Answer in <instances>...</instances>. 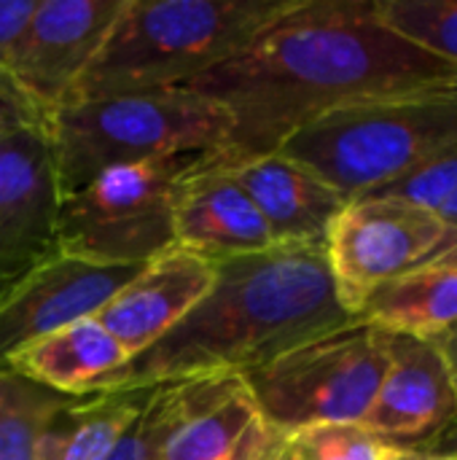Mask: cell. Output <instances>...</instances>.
<instances>
[{
    "label": "cell",
    "instance_id": "6da1fadb",
    "mask_svg": "<svg viewBox=\"0 0 457 460\" xmlns=\"http://www.w3.org/2000/svg\"><path fill=\"white\" fill-rule=\"evenodd\" d=\"M450 84L457 67L393 32L374 0H291L237 54L178 89L229 111L226 148L194 167L226 172L331 111Z\"/></svg>",
    "mask_w": 457,
    "mask_h": 460
},
{
    "label": "cell",
    "instance_id": "7a4b0ae2",
    "mask_svg": "<svg viewBox=\"0 0 457 460\" xmlns=\"http://www.w3.org/2000/svg\"><path fill=\"white\" fill-rule=\"evenodd\" d=\"M353 321L337 296L326 245H272L221 259L210 291L191 313L102 377L92 394L154 388L199 375L248 377L286 350Z\"/></svg>",
    "mask_w": 457,
    "mask_h": 460
},
{
    "label": "cell",
    "instance_id": "3957f363",
    "mask_svg": "<svg viewBox=\"0 0 457 460\" xmlns=\"http://www.w3.org/2000/svg\"><path fill=\"white\" fill-rule=\"evenodd\" d=\"M288 3L124 0L100 51L62 102L178 89L237 54Z\"/></svg>",
    "mask_w": 457,
    "mask_h": 460
},
{
    "label": "cell",
    "instance_id": "277c9868",
    "mask_svg": "<svg viewBox=\"0 0 457 460\" xmlns=\"http://www.w3.org/2000/svg\"><path fill=\"white\" fill-rule=\"evenodd\" d=\"M59 199L113 167L172 154H221L232 137L229 111L197 92L164 89L145 94L62 102L46 119Z\"/></svg>",
    "mask_w": 457,
    "mask_h": 460
},
{
    "label": "cell",
    "instance_id": "5b68a950",
    "mask_svg": "<svg viewBox=\"0 0 457 460\" xmlns=\"http://www.w3.org/2000/svg\"><path fill=\"white\" fill-rule=\"evenodd\" d=\"M457 143V84L369 100L296 129L277 151L358 199Z\"/></svg>",
    "mask_w": 457,
    "mask_h": 460
},
{
    "label": "cell",
    "instance_id": "8992f818",
    "mask_svg": "<svg viewBox=\"0 0 457 460\" xmlns=\"http://www.w3.org/2000/svg\"><path fill=\"white\" fill-rule=\"evenodd\" d=\"M205 154L113 167L59 199L54 251L102 267L148 264L175 248V199Z\"/></svg>",
    "mask_w": 457,
    "mask_h": 460
},
{
    "label": "cell",
    "instance_id": "52a82bcc",
    "mask_svg": "<svg viewBox=\"0 0 457 460\" xmlns=\"http://www.w3.org/2000/svg\"><path fill=\"white\" fill-rule=\"evenodd\" d=\"M391 367V334L353 321L302 342L245 377L277 431L361 423Z\"/></svg>",
    "mask_w": 457,
    "mask_h": 460
},
{
    "label": "cell",
    "instance_id": "ba28073f",
    "mask_svg": "<svg viewBox=\"0 0 457 460\" xmlns=\"http://www.w3.org/2000/svg\"><path fill=\"white\" fill-rule=\"evenodd\" d=\"M455 243L457 226L436 210L388 197L350 199L326 237L342 307L358 318L380 286L439 261Z\"/></svg>",
    "mask_w": 457,
    "mask_h": 460
},
{
    "label": "cell",
    "instance_id": "9c48e42d",
    "mask_svg": "<svg viewBox=\"0 0 457 460\" xmlns=\"http://www.w3.org/2000/svg\"><path fill=\"white\" fill-rule=\"evenodd\" d=\"M143 264L102 267L51 253L0 288V372L13 353L46 334L92 318Z\"/></svg>",
    "mask_w": 457,
    "mask_h": 460
},
{
    "label": "cell",
    "instance_id": "30bf717a",
    "mask_svg": "<svg viewBox=\"0 0 457 460\" xmlns=\"http://www.w3.org/2000/svg\"><path fill=\"white\" fill-rule=\"evenodd\" d=\"M124 0H38L8 73L51 113L100 51Z\"/></svg>",
    "mask_w": 457,
    "mask_h": 460
},
{
    "label": "cell",
    "instance_id": "8fae6325",
    "mask_svg": "<svg viewBox=\"0 0 457 460\" xmlns=\"http://www.w3.org/2000/svg\"><path fill=\"white\" fill-rule=\"evenodd\" d=\"M457 423V388L439 348L391 334V367L361 420L391 447L434 450Z\"/></svg>",
    "mask_w": 457,
    "mask_h": 460
},
{
    "label": "cell",
    "instance_id": "7c38bea8",
    "mask_svg": "<svg viewBox=\"0 0 457 460\" xmlns=\"http://www.w3.org/2000/svg\"><path fill=\"white\" fill-rule=\"evenodd\" d=\"M59 189L46 127L0 137V275L8 283L54 251Z\"/></svg>",
    "mask_w": 457,
    "mask_h": 460
},
{
    "label": "cell",
    "instance_id": "4fadbf2b",
    "mask_svg": "<svg viewBox=\"0 0 457 460\" xmlns=\"http://www.w3.org/2000/svg\"><path fill=\"white\" fill-rule=\"evenodd\" d=\"M213 280L215 261L175 245L143 264V270L92 315V321L113 334L132 358L180 323L210 291Z\"/></svg>",
    "mask_w": 457,
    "mask_h": 460
},
{
    "label": "cell",
    "instance_id": "5bb4252c",
    "mask_svg": "<svg viewBox=\"0 0 457 460\" xmlns=\"http://www.w3.org/2000/svg\"><path fill=\"white\" fill-rule=\"evenodd\" d=\"M253 199L275 245H326L350 199L280 151L226 170Z\"/></svg>",
    "mask_w": 457,
    "mask_h": 460
},
{
    "label": "cell",
    "instance_id": "9a60e30c",
    "mask_svg": "<svg viewBox=\"0 0 457 460\" xmlns=\"http://www.w3.org/2000/svg\"><path fill=\"white\" fill-rule=\"evenodd\" d=\"M175 245L221 261L261 253L275 243L253 199L232 175L191 170L175 199Z\"/></svg>",
    "mask_w": 457,
    "mask_h": 460
},
{
    "label": "cell",
    "instance_id": "2e32d148",
    "mask_svg": "<svg viewBox=\"0 0 457 460\" xmlns=\"http://www.w3.org/2000/svg\"><path fill=\"white\" fill-rule=\"evenodd\" d=\"M129 353L97 321L83 318L13 353L8 369L65 396H86L110 372L121 369Z\"/></svg>",
    "mask_w": 457,
    "mask_h": 460
},
{
    "label": "cell",
    "instance_id": "e0dca14e",
    "mask_svg": "<svg viewBox=\"0 0 457 460\" xmlns=\"http://www.w3.org/2000/svg\"><path fill=\"white\" fill-rule=\"evenodd\" d=\"M388 334L436 340L457 323V267L434 261L380 286L358 310Z\"/></svg>",
    "mask_w": 457,
    "mask_h": 460
},
{
    "label": "cell",
    "instance_id": "ac0fdd59",
    "mask_svg": "<svg viewBox=\"0 0 457 460\" xmlns=\"http://www.w3.org/2000/svg\"><path fill=\"white\" fill-rule=\"evenodd\" d=\"M151 388L75 396L48 420L35 460H102L135 420Z\"/></svg>",
    "mask_w": 457,
    "mask_h": 460
},
{
    "label": "cell",
    "instance_id": "d6986e66",
    "mask_svg": "<svg viewBox=\"0 0 457 460\" xmlns=\"http://www.w3.org/2000/svg\"><path fill=\"white\" fill-rule=\"evenodd\" d=\"M256 418H261V410L242 380L224 399L183 423L159 450L156 460H229Z\"/></svg>",
    "mask_w": 457,
    "mask_h": 460
},
{
    "label": "cell",
    "instance_id": "ffe728a7",
    "mask_svg": "<svg viewBox=\"0 0 457 460\" xmlns=\"http://www.w3.org/2000/svg\"><path fill=\"white\" fill-rule=\"evenodd\" d=\"M73 399L11 369L0 372V460H35L48 420Z\"/></svg>",
    "mask_w": 457,
    "mask_h": 460
},
{
    "label": "cell",
    "instance_id": "44dd1931",
    "mask_svg": "<svg viewBox=\"0 0 457 460\" xmlns=\"http://www.w3.org/2000/svg\"><path fill=\"white\" fill-rule=\"evenodd\" d=\"M374 5L393 32L457 67V0H374Z\"/></svg>",
    "mask_w": 457,
    "mask_h": 460
},
{
    "label": "cell",
    "instance_id": "7402d4cb",
    "mask_svg": "<svg viewBox=\"0 0 457 460\" xmlns=\"http://www.w3.org/2000/svg\"><path fill=\"white\" fill-rule=\"evenodd\" d=\"M286 460H388L391 445L361 423L307 426L283 437Z\"/></svg>",
    "mask_w": 457,
    "mask_h": 460
},
{
    "label": "cell",
    "instance_id": "603a6c76",
    "mask_svg": "<svg viewBox=\"0 0 457 460\" xmlns=\"http://www.w3.org/2000/svg\"><path fill=\"white\" fill-rule=\"evenodd\" d=\"M457 194V143L444 148L442 154L431 156L428 162L417 164L415 170L404 172L401 178L364 194V197H388L412 202L428 210H439L450 197Z\"/></svg>",
    "mask_w": 457,
    "mask_h": 460
},
{
    "label": "cell",
    "instance_id": "cb8c5ba5",
    "mask_svg": "<svg viewBox=\"0 0 457 460\" xmlns=\"http://www.w3.org/2000/svg\"><path fill=\"white\" fill-rule=\"evenodd\" d=\"M46 119L48 113L16 84L5 67H0V137L19 129L46 127Z\"/></svg>",
    "mask_w": 457,
    "mask_h": 460
},
{
    "label": "cell",
    "instance_id": "d4e9b609",
    "mask_svg": "<svg viewBox=\"0 0 457 460\" xmlns=\"http://www.w3.org/2000/svg\"><path fill=\"white\" fill-rule=\"evenodd\" d=\"M38 0H0V67L8 70L11 57L32 19Z\"/></svg>",
    "mask_w": 457,
    "mask_h": 460
},
{
    "label": "cell",
    "instance_id": "484cf974",
    "mask_svg": "<svg viewBox=\"0 0 457 460\" xmlns=\"http://www.w3.org/2000/svg\"><path fill=\"white\" fill-rule=\"evenodd\" d=\"M431 342L439 348V353H442V358H444V364H447V369H450V375H453L457 388V323L450 332H444L442 337H436Z\"/></svg>",
    "mask_w": 457,
    "mask_h": 460
},
{
    "label": "cell",
    "instance_id": "4316f807",
    "mask_svg": "<svg viewBox=\"0 0 457 460\" xmlns=\"http://www.w3.org/2000/svg\"><path fill=\"white\" fill-rule=\"evenodd\" d=\"M388 460H457V453L453 450H401L393 447Z\"/></svg>",
    "mask_w": 457,
    "mask_h": 460
},
{
    "label": "cell",
    "instance_id": "83f0119b",
    "mask_svg": "<svg viewBox=\"0 0 457 460\" xmlns=\"http://www.w3.org/2000/svg\"><path fill=\"white\" fill-rule=\"evenodd\" d=\"M436 213H439L442 218H447L450 224H455L457 226V194L455 197H450V199H447V202H444V205L436 210Z\"/></svg>",
    "mask_w": 457,
    "mask_h": 460
},
{
    "label": "cell",
    "instance_id": "f1b7e54d",
    "mask_svg": "<svg viewBox=\"0 0 457 460\" xmlns=\"http://www.w3.org/2000/svg\"><path fill=\"white\" fill-rule=\"evenodd\" d=\"M439 261H442V264H453V267H457V243L442 256V259H439Z\"/></svg>",
    "mask_w": 457,
    "mask_h": 460
},
{
    "label": "cell",
    "instance_id": "f546056e",
    "mask_svg": "<svg viewBox=\"0 0 457 460\" xmlns=\"http://www.w3.org/2000/svg\"><path fill=\"white\" fill-rule=\"evenodd\" d=\"M267 460H286V450H283V445H280V447H277V450H275V453H272Z\"/></svg>",
    "mask_w": 457,
    "mask_h": 460
},
{
    "label": "cell",
    "instance_id": "4dcf8cb0",
    "mask_svg": "<svg viewBox=\"0 0 457 460\" xmlns=\"http://www.w3.org/2000/svg\"><path fill=\"white\" fill-rule=\"evenodd\" d=\"M453 453H457V450H453Z\"/></svg>",
    "mask_w": 457,
    "mask_h": 460
}]
</instances>
